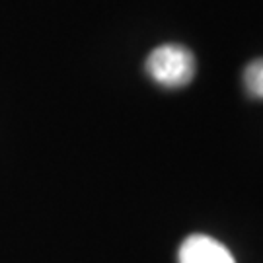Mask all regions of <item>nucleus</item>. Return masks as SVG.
I'll list each match as a JSON object with an SVG mask.
<instances>
[{
    "mask_svg": "<svg viewBox=\"0 0 263 263\" xmlns=\"http://www.w3.org/2000/svg\"><path fill=\"white\" fill-rule=\"evenodd\" d=\"M146 72L164 88H181L189 84L195 74V57L183 45L166 43L148 55Z\"/></svg>",
    "mask_w": 263,
    "mask_h": 263,
    "instance_id": "1",
    "label": "nucleus"
},
{
    "mask_svg": "<svg viewBox=\"0 0 263 263\" xmlns=\"http://www.w3.org/2000/svg\"><path fill=\"white\" fill-rule=\"evenodd\" d=\"M179 263H236L232 254L215 238L189 236L179 248Z\"/></svg>",
    "mask_w": 263,
    "mask_h": 263,
    "instance_id": "2",
    "label": "nucleus"
},
{
    "mask_svg": "<svg viewBox=\"0 0 263 263\" xmlns=\"http://www.w3.org/2000/svg\"><path fill=\"white\" fill-rule=\"evenodd\" d=\"M244 84L250 96L263 100V59L252 61L244 70Z\"/></svg>",
    "mask_w": 263,
    "mask_h": 263,
    "instance_id": "3",
    "label": "nucleus"
}]
</instances>
